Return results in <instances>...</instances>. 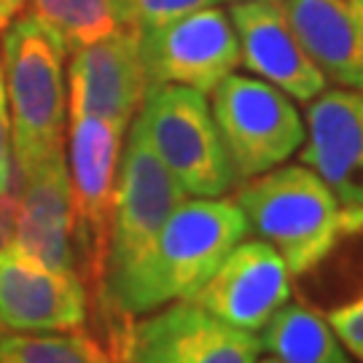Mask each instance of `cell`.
<instances>
[{"label": "cell", "instance_id": "1", "mask_svg": "<svg viewBox=\"0 0 363 363\" xmlns=\"http://www.w3.org/2000/svg\"><path fill=\"white\" fill-rule=\"evenodd\" d=\"M247 234V220L234 199H183L143 261L105 304L118 315H148L169 301L191 298Z\"/></svg>", "mask_w": 363, "mask_h": 363}, {"label": "cell", "instance_id": "2", "mask_svg": "<svg viewBox=\"0 0 363 363\" xmlns=\"http://www.w3.org/2000/svg\"><path fill=\"white\" fill-rule=\"evenodd\" d=\"M234 202L247 229L283 259L294 280L312 272L345 229V208L320 175L301 162L242 181Z\"/></svg>", "mask_w": 363, "mask_h": 363}, {"label": "cell", "instance_id": "3", "mask_svg": "<svg viewBox=\"0 0 363 363\" xmlns=\"http://www.w3.org/2000/svg\"><path fill=\"white\" fill-rule=\"evenodd\" d=\"M65 46L33 16L3 33V81L11 105V148L19 175L65 151Z\"/></svg>", "mask_w": 363, "mask_h": 363}, {"label": "cell", "instance_id": "4", "mask_svg": "<svg viewBox=\"0 0 363 363\" xmlns=\"http://www.w3.org/2000/svg\"><path fill=\"white\" fill-rule=\"evenodd\" d=\"M135 124L186 196L216 199L234 189L232 164L202 91L175 84L148 86Z\"/></svg>", "mask_w": 363, "mask_h": 363}, {"label": "cell", "instance_id": "5", "mask_svg": "<svg viewBox=\"0 0 363 363\" xmlns=\"http://www.w3.org/2000/svg\"><path fill=\"white\" fill-rule=\"evenodd\" d=\"M210 94V111L237 183L264 175L298 154L307 127L286 91L256 76L229 73Z\"/></svg>", "mask_w": 363, "mask_h": 363}, {"label": "cell", "instance_id": "6", "mask_svg": "<svg viewBox=\"0 0 363 363\" xmlns=\"http://www.w3.org/2000/svg\"><path fill=\"white\" fill-rule=\"evenodd\" d=\"M186 199L181 183L159 162L154 148L132 118L130 140L118 162L116 196L108 237L103 301L116 291L151 250L169 213Z\"/></svg>", "mask_w": 363, "mask_h": 363}, {"label": "cell", "instance_id": "7", "mask_svg": "<svg viewBox=\"0 0 363 363\" xmlns=\"http://www.w3.org/2000/svg\"><path fill=\"white\" fill-rule=\"evenodd\" d=\"M121 127L94 116H70L67 178L73 202V245L84 256V272L103 296L108 237L121 162Z\"/></svg>", "mask_w": 363, "mask_h": 363}, {"label": "cell", "instance_id": "8", "mask_svg": "<svg viewBox=\"0 0 363 363\" xmlns=\"http://www.w3.org/2000/svg\"><path fill=\"white\" fill-rule=\"evenodd\" d=\"M140 57L148 86L175 84L210 94L240 65V46L229 13L210 6L143 27Z\"/></svg>", "mask_w": 363, "mask_h": 363}, {"label": "cell", "instance_id": "9", "mask_svg": "<svg viewBox=\"0 0 363 363\" xmlns=\"http://www.w3.org/2000/svg\"><path fill=\"white\" fill-rule=\"evenodd\" d=\"M118 352L124 363H256L264 350L256 334L181 298L127 325Z\"/></svg>", "mask_w": 363, "mask_h": 363}, {"label": "cell", "instance_id": "10", "mask_svg": "<svg viewBox=\"0 0 363 363\" xmlns=\"http://www.w3.org/2000/svg\"><path fill=\"white\" fill-rule=\"evenodd\" d=\"M294 294V277L283 259L261 240H242L220 261L191 301L218 320L259 334Z\"/></svg>", "mask_w": 363, "mask_h": 363}, {"label": "cell", "instance_id": "11", "mask_svg": "<svg viewBox=\"0 0 363 363\" xmlns=\"http://www.w3.org/2000/svg\"><path fill=\"white\" fill-rule=\"evenodd\" d=\"M148 91L140 30H124L73 52L70 62V116H94L127 130Z\"/></svg>", "mask_w": 363, "mask_h": 363}, {"label": "cell", "instance_id": "12", "mask_svg": "<svg viewBox=\"0 0 363 363\" xmlns=\"http://www.w3.org/2000/svg\"><path fill=\"white\" fill-rule=\"evenodd\" d=\"M240 65L291 100L310 103L325 89V76L298 43L286 11L274 0H234L229 9Z\"/></svg>", "mask_w": 363, "mask_h": 363}, {"label": "cell", "instance_id": "13", "mask_svg": "<svg viewBox=\"0 0 363 363\" xmlns=\"http://www.w3.org/2000/svg\"><path fill=\"white\" fill-rule=\"evenodd\" d=\"M298 162L334 191L342 208L363 210V91L323 89L307 103Z\"/></svg>", "mask_w": 363, "mask_h": 363}, {"label": "cell", "instance_id": "14", "mask_svg": "<svg viewBox=\"0 0 363 363\" xmlns=\"http://www.w3.org/2000/svg\"><path fill=\"white\" fill-rule=\"evenodd\" d=\"M86 320V288L78 272H57L16 250L0 253V328L78 331Z\"/></svg>", "mask_w": 363, "mask_h": 363}, {"label": "cell", "instance_id": "15", "mask_svg": "<svg viewBox=\"0 0 363 363\" xmlns=\"http://www.w3.org/2000/svg\"><path fill=\"white\" fill-rule=\"evenodd\" d=\"M16 245L25 259L57 272H76L73 245V202L65 151L22 172Z\"/></svg>", "mask_w": 363, "mask_h": 363}, {"label": "cell", "instance_id": "16", "mask_svg": "<svg viewBox=\"0 0 363 363\" xmlns=\"http://www.w3.org/2000/svg\"><path fill=\"white\" fill-rule=\"evenodd\" d=\"M328 84L363 91V0H280Z\"/></svg>", "mask_w": 363, "mask_h": 363}, {"label": "cell", "instance_id": "17", "mask_svg": "<svg viewBox=\"0 0 363 363\" xmlns=\"http://www.w3.org/2000/svg\"><path fill=\"white\" fill-rule=\"evenodd\" d=\"M256 337L280 363H352L323 312L304 301H288Z\"/></svg>", "mask_w": 363, "mask_h": 363}, {"label": "cell", "instance_id": "18", "mask_svg": "<svg viewBox=\"0 0 363 363\" xmlns=\"http://www.w3.org/2000/svg\"><path fill=\"white\" fill-rule=\"evenodd\" d=\"M27 16L46 27L65 52H78L124 30H140L132 0H30Z\"/></svg>", "mask_w": 363, "mask_h": 363}, {"label": "cell", "instance_id": "19", "mask_svg": "<svg viewBox=\"0 0 363 363\" xmlns=\"http://www.w3.org/2000/svg\"><path fill=\"white\" fill-rule=\"evenodd\" d=\"M0 363H116L86 334H0Z\"/></svg>", "mask_w": 363, "mask_h": 363}, {"label": "cell", "instance_id": "20", "mask_svg": "<svg viewBox=\"0 0 363 363\" xmlns=\"http://www.w3.org/2000/svg\"><path fill=\"white\" fill-rule=\"evenodd\" d=\"M323 315L345 350L352 355V361L363 363V291L323 310Z\"/></svg>", "mask_w": 363, "mask_h": 363}, {"label": "cell", "instance_id": "21", "mask_svg": "<svg viewBox=\"0 0 363 363\" xmlns=\"http://www.w3.org/2000/svg\"><path fill=\"white\" fill-rule=\"evenodd\" d=\"M218 3H223V0H132V11H135L138 27L143 30V27L162 25V22H169L175 16L199 11V9H210V6H218Z\"/></svg>", "mask_w": 363, "mask_h": 363}, {"label": "cell", "instance_id": "22", "mask_svg": "<svg viewBox=\"0 0 363 363\" xmlns=\"http://www.w3.org/2000/svg\"><path fill=\"white\" fill-rule=\"evenodd\" d=\"M11 191V116H9V97L0 65V194Z\"/></svg>", "mask_w": 363, "mask_h": 363}, {"label": "cell", "instance_id": "23", "mask_svg": "<svg viewBox=\"0 0 363 363\" xmlns=\"http://www.w3.org/2000/svg\"><path fill=\"white\" fill-rule=\"evenodd\" d=\"M16 218H19V199L11 191L0 194V253H9L16 245Z\"/></svg>", "mask_w": 363, "mask_h": 363}, {"label": "cell", "instance_id": "24", "mask_svg": "<svg viewBox=\"0 0 363 363\" xmlns=\"http://www.w3.org/2000/svg\"><path fill=\"white\" fill-rule=\"evenodd\" d=\"M27 0H0V30H6V27L13 22V16L25 9Z\"/></svg>", "mask_w": 363, "mask_h": 363}, {"label": "cell", "instance_id": "25", "mask_svg": "<svg viewBox=\"0 0 363 363\" xmlns=\"http://www.w3.org/2000/svg\"><path fill=\"white\" fill-rule=\"evenodd\" d=\"M256 363H280V361H277L274 355H264V358L259 355V358H256Z\"/></svg>", "mask_w": 363, "mask_h": 363}, {"label": "cell", "instance_id": "26", "mask_svg": "<svg viewBox=\"0 0 363 363\" xmlns=\"http://www.w3.org/2000/svg\"><path fill=\"white\" fill-rule=\"evenodd\" d=\"M274 3H280V0H274Z\"/></svg>", "mask_w": 363, "mask_h": 363}]
</instances>
